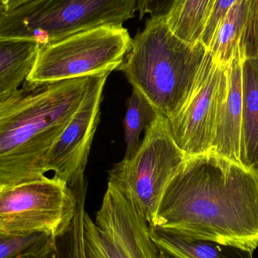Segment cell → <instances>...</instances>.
Masks as SVG:
<instances>
[{"label":"cell","instance_id":"obj_5","mask_svg":"<svg viewBox=\"0 0 258 258\" xmlns=\"http://www.w3.org/2000/svg\"><path fill=\"white\" fill-rule=\"evenodd\" d=\"M186 158L171 137L167 119L159 115L145 129L136 153L112 168L109 183L121 191L151 225L167 185Z\"/></svg>","mask_w":258,"mask_h":258},{"label":"cell","instance_id":"obj_11","mask_svg":"<svg viewBox=\"0 0 258 258\" xmlns=\"http://www.w3.org/2000/svg\"><path fill=\"white\" fill-rule=\"evenodd\" d=\"M244 55L237 45L230 60V80L225 102L218 113L211 151L242 164V63Z\"/></svg>","mask_w":258,"mask_h":258},{"label":"cell","instance_id":"obj_23","mask_svg":"<svg viewBox=\"0 0 258 258\" xmlns=\"http://www.w3.org/2000/svg\"><path fill=\"white\" fill-rule=\"evenodd\" d=\"M20 93H21V89H18L9 96L0 99V114L3 113L5 110H7L15 102V100L19 96Z\"/></svg>","mask_w":258,"mask_h":258},{"label":"cell","instance_id":"obj_22","mask_svg":"<svg viewBox=\"0 0 258 258\" xmlns=\"http://www.w3.org/2000/svg\"><path fill=\"white\" fill-rule=\"evenodd\" d=\"M181 0H138L140 18L150 15L151 18H167Z\"/></svg>","mask_w":258,"mask_h":258},{"label":"cell","instance_id":"obj_8","mask_svg":"<svg viewBox=\"0 0 258 258\" xmlns=\"http://www.w3.org/2000/svg\"><path fill=\"white\" fill-rule=\"evenodd\" d=\"M84 228L86 258H160L148 223L112 183L95 221L85 214Z\"/></svg>","mask_w":258,"mask_h":258},{"label":"cell","instance_id":"obj_12","mask_svg":"<svg viewBox=\"0 0 258 258\" xmlns=\"http://www.w3.org/2000/svg\"><path fill=\"white\" fill-rule=\"evenodd\" d=\"M242 165L258 171V63L244 57L242 63Z\"/></svg>","mask_w":258,"mask_h":258},{"label":"cell","instance_id":"obj_21","mask_svg":"<svg viewBox=\"0 0 258 258\" xmlns=\"http://www.w3.org/2000/svg\"><path fill=\"white\" fill-rule=\"evenodd\" d=\"M237 0H216L206 23L201 42L209 48L224 18Z\"/></svg>","mask_w":258,"mask_h":258},{"label":"cell","instance_id":"obj_1","mask_svg":"<svg viewBox=\"0 0 258 258\" xmlns=\"http://www.w3.org/2000/svg\"><path fill=\"white\" fill-rule=\"evenodd\" d=\"M150 227L186 240L258 247V171L214 152L188 156Z\"/></svg>","mask_w":258,"mask_h":258},{"label":"cell","instance_id":"obj_26","mask_svg":"<svg viewBox=\"0 0 258 258\" xmlns=\"http://www.w3.org/2000/svg\"><path fill=\"white\" fill-rule=\"evenodd\" d=\"M159 255H160V258H174L171 257V256L168 255L166 253H164L160 251H159Z\"/></svg>","mask_w":258,"mask_h":258},{"label":"cell","instance_id":"obj_14","mask_svg":"<svg viewBox=\"0 0 258 258\" xmlns=\"http://www.w3.org/2000/svg\"><path fill=\"white\" fill-rule=\"evenodd\" d=\"M68 186L75 197V213L69 228L54 238L46 248L35 254L18 258H86L84 228L86 183L84 176Z\"/></svg>","mask_w":258,"mask_h":258},{"label":"cell","instance_id":"obj_18","mask_svg":"<svg viewBox=\"0 0 258 258\" xmlns=\"http://www.w3.org/2000/svg\"><path fill=\"white\" fill-rule=\"evenodd\" d=\"M159 114L151 103L137 89H133L127 104L124 120L126 151L124 159H130L139 149L140 135L153 123Z\"/></svg>","mask_w":258,"mask_h":258},{"label":"cell","instance_id":"obj_25","mask_svg":"<svg viewBox=\"0 0 258 258\" xmlns=\"http://www.w3.org/2000/svg\"><path fill=\"white\" fill-rule=\"evenodd\" d=\"M6 12H7V8H6L4 1H3V0H0V21H1L3 15L6 13Z\"/></svg>","mask_w":258,"mask_h":258},{"label":"cell","instance_id":"obj_7","mask_svg":"<svg viewBox=\"0 0 258 258\" xmlns=\"http://www.w3.org/2000/svg\"><path fill=\"white\" fill-rule=\"evenodd\" d=\"M74 213L72 190L55 177L0 183V233L57 237L69 228Z\"/></svg>","mask_w":258,"mask_h":258},{"label":"cell","instance_id":"obj_10","mask_svg":"<svg viewBox=\"0 0 258 258\" xmlns=\"http://www.w3.org/2000/svg\"><path fill=\"white\" fill-rule=\"evenodd\" d=\"M109 74L104 73L92 77L81 104L44 159L45 173L54 171V177L68 185L84 176Z\"/></svg>","mask_w":258,"mask_h":258},{"label":"cell","instance_id":"obj_19","mask_svg":"<svg viewBox=\"0 0 258 258\" xmlns=\"http://www.w3.org/2000/svg\"><path fill=\"white\" fill-rule=\"evenodd\" d=\"M54 236L39 233L27 236L0 233V258H18L46 248Z\"/></svg>","mask_w":258,"mask_h":258},{"label":"cell","instance_id":"obj_17","mask_svg":"<svg viewBox=\"0 0 258 258\" xmlns=\"http://www.w3.org/2000/svg\"><path fill=\"white\" fill-rule=\"evenodd\" d=\"M248 0H237L223 20L208 48L219 63L228 64L234 55L245 25Z\"/></svg>","mask_w":258,"mask_h":258},{"label":"cell","instance_id":"obj_16","mask_svg":"<svg viewBox=\"0 0 258 258\" xmlns=\"http://www.w3.org/2000/svg\"><path fill=\"white\" fill-rule=\"evenodd\" d=\"M216 0H181L166 18L172 33L187 43H200Z\"/></svg>","mask_w":258,"mask_h":258},{"label":"cell","instance_id":"obj_4","mask_svg":"<svg viewBox=\"0 0 258 258\" xmlns=\"http://www.w3.org/2000/svg\"><path fill=\"white\" fill-rule=\"evenodd\" d=\"M138 0H31L8 11L0 38L30 39L46 45L102 27H123Z\"/></svg>","mask_w":258,"mask_h":258},{"label":"cell","instance_id":"obj_3","mask_svg":"<svg viewBox=\"0 0 258 258\" xmlns=\"http://www.w3.org/2000/svg\"><path fill=\"white\" fill-rule=\"evenodd\" d=\"M206 51L201 42L192 45L175 36L166 18H150L118 69L169 120L187 99Z\"/></svg>","mask_w":258,"mask_h":258},{"label":"cell","instance_id":"obj_13","mask_svg":"<svg viewBox=\"0 0 258 258\" xmlns=\"http://www.w3.org/2000/svg\"><path fill=\"white\" fill-rule=\"evenodd\" d=\"M39 46L30 39L0 38V99L16 92L24 83Z\"/></svg>","mask_w":258,"mask_h":258},{"label":"cell","instance_id":"obj_9","mask_svg":"<svg viewBox=\"0 0 258 258\" xmlns=\"http://www.w3.org/2000/svg\"><path fill=\"white\" fill-rule=\"evenodd\" d=\"M229 64L219 63L207 49L187 99L167 120L171 137L186 157L212 150L218 113L228 92Z\"/></svg>","mask_w":258,"mask_h":258},{"label":"cell","instance_id":"obj_24","mask_svg":"<svg viewBox=\"0 0 258 258\" xmlns=\"http://www.w3.org/2000/svg\"><path fill=\"white\" fill-rule=\"evenodd\" d=\"M3 1H4L5 4H6L8 12V11L11 10V9H15V8L24 4V3H27V2L31 1V0H3Z\"/></svg>","mask_w":258,"mask_h":258},{"label":"cell","instance_id":"obj_15","mask_svg":"<svg viewBox=\"0 0 258 258\" xmlns=\"http://www.w3.org/2000/svg\"><path fill=\"white\" fill-rule=\"evenodd\" d=\"M158 249L174 258H254V251L213 241L186 240L149 226Z\"/></svg>","mask_w":258,"mask_h":258},{"label":"cell","instance_id":"obj_6","mask_svg":"<svg viewBox=\"0 0 258 258\" xmlns=\"http://www.w3.org/2000/svg\"><path fill=\"white\" fill-rule=\"evenodd\" d=\"M132 41L125 27H102L40 45L26 80L46 83L110 74L122 64Z\"/></svg>","mask_w":258,"mask_h":258},{"label":"cell","instance_id":"obj_20","mask_svg":"<svg viewBox=\"0 0 258 258\" xmlns=\"http://www.w3.org/2000/svg\"><path fill=\"white\" fill-rule=\"evenodd\" d=\"M239 45L245 58L254 59L258 63V0H248Z\"/></svg>","mask_w":258,"mask_h":258},{"label":"cell","instance_id":"obj_2","mask_svg":"<svg viewBox=\"0 0 258 258\" xmlns=\"http://www.w3.org/2000/svg\"><path fill=\"white\" fill-rule=\"evenodd\" d=\"M93 77L24 81L18 98L0 114V183L45 175L44 159L80 107Z\"/></svg>","mask_w":258,"mask_h":258}]
</instances>
